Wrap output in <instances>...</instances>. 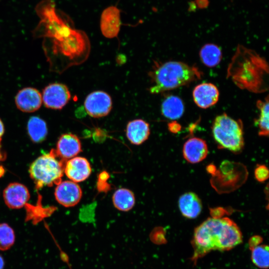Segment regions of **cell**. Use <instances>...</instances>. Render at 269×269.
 Here are the masks:
<instances>
[{"mask_svg": "<svg viewBox=\"0 0 269 269\" xmlns=\"http://www.w3.org/2000/svg\"><path fill=\"white\" fill-rule=\"evenodd\" d=\"M5 204L11 209H19L24 206L30 198L29 192L23 184L13 182L9 184L3 191Z\"/></svg>", "mask_w": 269, "mask_h": 269, "instance_id": "8fae6325", "label": "cell"}, {"mask_svg": "<svg viewBox=\"0 0 269 269\" xmlns=\"http://www.w3.org/2000/svg\"><path fill=\"white\" fill-rule=\"evenodd\" d=\"M178 207L184 217L188 219H194L200 214L202 204L196 194L188 192L180 196L178 199Z\"/></svg>", "mask_w": 269, "mask_h": 269, "instance_id": "e0dca14e", "label": "cell"}, {"mask_svg": "<svg viewBox=\"0 0 269 269\" xmlns=\"http://www.w3.org/2000/svg\"><path fill=\"white\" fill-rule=\"evenodd\" d=\"M115 207L118 210L127 212L134 206L135 199L134 193L130 189L119 188L115 191L112 197Z\"/></svg>", "mask_w": 269, "mask_h": 269, "instance_id": "ffe728a7", "label": "cell"}, {"mask_svg": "<svg viewBox=\"0 0 269 269\" xmlns=\"http://www.w3.org/2000/svg\"><path fill=\"white\" fill-rule=\"evenodd\" d=\"M4 173V170L2 166H0V177L2 176Z\"/></svg>", "mask_w": 269, "mask_h": 269, "instance_id": "d6a6232c", "label": "cell"}, {"mask_svg": "<svg viewBox=\"0 0 269 269\" xmlns=\"http://www.w3.org/2000/svg\"><path fill=\"white\" fill-rule=\"evenodd\" d=\"M242 238L240 228L230 218H209L194 230L192 261L196 262L212 250H230L240 244Z\"/></svg>", "mask_w": 269, "mask_h": 269, "instance_id": "6da1fadb", "label": "cell"}, {"mask_svg": "<svg viewBox=\"0 0 269 269\" xmlns=\"http://www.w3.org/2000/svg\"><path fill=\"white\" fill-rule=\"evenodd\" d=\"M253 264L262 269H267L269 264V248L266 245H258L251 250Z\"/></svg>", "mask_w": 269, "mask_h": 269, "instance_id": "cb8c5ba5", "label": "cell"}, {"mask_svg": "<svg viewBox=\"0 0 269 269\" xmlns=\"http://www.w3.org/2000/svg\"><path fill=\"white\" fill-rule=\"evenodd\" d=\"M4 132V125L0 119V140H1V136L3 134Z\"/></svg>", "mask_w": 269, "mask_h": 269, "instance_id": "f546056e", "label": "cell"}, {"mask_svg": "<svg viewBox=\"0 0 269 269\" xmlns=\"http://www.w3.org/2000/svg\"><path fill=\"white\" fill-rule=\"evenodd\" d=\"M153 94L171 90L201 78L203 73L195 66L179 61H168L158 65L152 72Z\"/></svg>", "mask_w": 269, "mask_h": 269, "instance_id": "3957f363", "label": "cell"}, {"mask_svg": "<svg viewBox=\"0 0 269 269\" xmlns=\"http://www.w3.org/2000/svg\"><path fill=\"white\" fill-rule=\"evenodd\" d=\"M199 55L202 63L207 67H213L220 62L222 54L221 49L214 44H206L201 49Z\"/></svg>", "mask_w": 269, "mask_h": 269, "instance_id": "7402d4cb", "label": "cell"}, {"mask_svg": "<svg viewBox=\"0 0 269 269\" xmlns=\"http://www.w3.org/2000/svg\"><path fill=\"white\" fill-rule=\"evenodd\" d=\"M263 241L262 238L260 236H254L251 237L249 241L250 249L252 250L255 247L260 245Z\"/></svg>", "mask_w": 269, "mask_h": 269, "instance_id": "83f0119b", "label": "cell"}, {"mask_svg": "<svg viewBox=\"0 0 269 269\" xmlns=\"http://www.w3.org/2000/svg\"><path fill=\"white\" fill-rule=\"evenodd\" d=\"M66 161L57 155L55 149L37 158L29 168L36 189L58 184L62 181Z\"/></svg>", "mask_w": 269, "mask_h": 269, "instance_id": "277c9868", "label": "cell"}, {"mask_svg": "<svg viewBox=\"0 0 269 269\" xmlns=\"http://www.w3.org/2000/svg\"><path fill=\"white\" fill-rule=\"evenodd\" d=\"M0 141H1V140H0V160H3V159L5 158V156L4 153H3L2 152V151H1V148H0Z\"/></svg>", "mask_w": 269, "mask_h": 269, "instance_id": "4dcf8cb0", "label": "cell"}, {"mask_svg": "<svg viewBox=\"0 0 269 269\" xmlns=\"http://www.w3.org/2000/svg\"><path fill=\"white\" fill-rule=\"evenodd\" d=\"M4 265V262L2 258L0 256V269H2Z\"/></svg>", "mask_w": 269, "mask_h": 269, "instance_id": "1f68e13d", "label": "cell"}, {"mask_svg": "<svg viewBox=\"0 0 269 269\" xmlns=\"http://www.w3.org/2000/svg\"><path fill=\"white\" fill-rule=\"evenodd\" d=\"M211 184L215 188L220 183L221 185L216 190L218 192L232 191L240 186L246 180L247 171L246 167L240 163L224 161L219 170L212 174Z\"/></svg>", "mask_w": 269, "mask_h": 269, "instance_id": "8992f818", "label": "cell"}, {"mask_svg": "<svg viewBox=\"0 0 269 269\" xmlns=\"http://www.w3.org/2000/svg\"><path fill=\"white\" fill-rule=\"evenodd\" d=\"M92 168L89 161L81 156H75L66 161L64 173L70 180L76 183L84 181L90 175Z\"/></svg>", "mask_w": 269, "mask_h": 269, "instance_id": "30bf717a", "label": "cell"}, {"mask_svg": "<svg viewBox=\"0 0 269 269\" xmlns=\"http://www.w3.org/2000/svg\"><path fill=\"white\" fill-rule=\"evenodd\" d=\"M169 130L173 133H177L180 131L181 126L176 122H172L168 124Z\"/></svg>", "mask_w": 269, "mask_h": 269, "instance_id": "f1b7e54d", "label": "cell"}, {"mask_svg": "<svg viewBox=\"0 0 269 269\" xmlns=\"http://www.w3.org/2000/svg\"><path fill=\"white\" fill-rule=\"evenodd\" d=\"M184 111L182 100L177 96L171 95L167 97L161 104L162 114L166 118L176 120L180 118Z\"/></svg>", "mask_w": 269, "mask_h": 269, "instance_id": "d6986e66", "label": "cell"}, {"mask_svg": "<svg viewBox=\"0 0 269 269\" xmlns=\"http://www.w3.org/2000/svg\"><path fill=\"white\" fill-rule=\"evenodd\" d=\"M121 26L120 13L115 6L107 7L102 12L100 27L103 35L108 38L117 37Z\"/></svg>", "mask_w": 269, "mask_h": 269, "instance_id": "5bb4252c", "label": "cell"}, {"mask_svg": "<svg viewBox=\"0 0 269 269\" xmlns=\"http://www.w3.org/2000/svg\"><path fill=\"white\" fill-rule=\"evenodd\" d=\"M212 132L219 148L235 153L241 152L243 149V125L241 120H236L224 113L214 119Z\"/></svg>", "mask_w": 269, "mask_h": 269, "instance_id": "5b68a950", "label": "cell"}, {"mask_svg": "<svg viewBox=\"0 0 269 269\" xmlns=\"http://www.w3.org/2000/svg\"><path fill=\"white\" fill-rule=\"evenodd\" d=\"M210 211L212 218H222L226 213V210L221 207L210 209Z\"/></svg>", "mask_w": 269, "mask_h": 269, "instance_id": "4316f807", "label": "cell"}, {"mask_svg": "<svg viewBox=\"0 0 269 269\" xmlns=\"http://www.w3.org/2000/svg\"><path fill=\"white\" fill-rule=\"evenodd\" d=\"M183 155L191 163H197L203 160L207 156L208 148L206 141L202 138L193 137L184 143Z\"/></svg>", "mask_w": 269, "mask_h": 269, "instance_id": "9a60e30c", "label": "cell"}, {"mask_svg": "<svg viewBox=\"0 0 269 269\" xmlns=\"http://www.w3.org/2000/svg\"><path fill=\"white\" fill-rule=\"evenodd\" d=\"M57 155L66 160L75 157L81 151V143L79 137L74 134L66 133L62 134L59 138L56 149Z\"/></svg>", "mask_w": 269, "mask_h": 269, "instance_id": "2e32d148", "label": "cell"}, {"mask_svg": "<svg viewBox=\"0 0 269 269\" xmlns=\"http://www.w3.org/2000/svg\"><path fill=\"white\" fill-rule=\"evenodd\" d=\"M71 98V94L68 87L59 83H52L44 89L42 95L44 106L54 110L62 109Z\"/></svg>", "mask_w": 269, "mask_h": 269, "instance_id": "52a82bcc", "label": "cell"}, {"mask_svg": "<svg viewBox=\"0 0 269 269\" xmlns=\"http://www.w3.org/2000/svg\"><path fill=\"white\" fill-rule=\"evenodd\" d=\"M257 106L259 110L260 114L259 118L255 120V123L259 129V134L260 136H268L269 133V105L268 96L264 101H258Z\"/></svg>", "mask_w": 269, "mask_h": 269, "instance_id": "603a6c76", "label": "cell"}, {"mask_svg": "<svg viewBox=\"0 0 269 269\" xmlns=\"http://www.w3.org/2000/svg\"><path fill=\"white\" fill-rule=\"evenodd\" d=\"M15 235L13 229L7 224H0V250L6 251L13 245Z\"/></svg>", "mask_w": 269, "mask_h": 269, "instance_id": "d4e9b609", "label": "cell"}, {"mask_svg": "<svg viewBox=\"0 0 269 269\" xmlns=\"http://www.w3.org/2000/svg\"><path fill=\"white\" fill-rule=\"evenodd\" d=\"M28 135L31 140L38 143L45 140L47 134V127L45 122L37 116L31 117L27 125Z\"/></svg>", "mask_w": 269, "mask_h": 269, "instance_id": "44dd1931", "label": "cell"}, {"mask_svg": "<svg viewBox=\"0 0 269 269\" xmlns=\"http://www.w3.org/2000/svg\"><path fill=\"white\" fill-rule=\"evenodd\" d=\"M126 133L131 143L140 145L148 138L150 134L149 124L142 119L131 121L127 124Z\"/></svg>", "mask_w": 269, "mask_h": 269, "instance_id": "ac0fdd59", "label": "cell"}, {"mask_svg": "<svg viewBox=\"0 0 269 269\" xmlns=\"http://www.w3.org/2000/svg\"><path fill=\"white\" fill-rule=\"evenodd\" d=\"M266 61L253 51L239 47L228 69V75L241 88L259 92L265 90V76L268 75Z\"/></svg>", "mask_w": 269, "mask_h": 269, "instance_id": "7a4b0ae2", "label": "cell"}, {"mask_svg": "<svg viewBox=\"0 0 269 269\" xmlns=\"http://www.w3.org/2000/svg\"><path fill=\"white\" fill-rule=\"evenodd\" d=\"M85 110L93 118H101L108 115L111 111L112 101L110 96L102 91L89 94L84 102Z\"/></svg>", "mask_w": 269, "mask_h": 269, "instance_id": "ba28073f", "label": "cell"}, {"mask_svg": "<svg viewBox=\"0 0 269 269\" xmlns=\"http://www.w3.org/2000/svg\"><path fill=\"white\" fill-rule=\"evenodd\" d=\"M15 102L17 108L22 112H33L41 107L42 102V95L35 88H24L17 93Z\"/></svg>", "mask_w": 269, "mask_h": 269, "instance_id": "7c38bea8", "label": "cell"}, {"mask_svg": "<svg viewBox=\"0 0 269 269\" xmlns=\"http://www.w3.org/2000/svg\"><path fill=\"white\" fill-rule=\"evenodd\" d=\"M192 95L193 100L197 106L202 109H207L217 103L219 92L213 84L203 83L194 88Z\"/></svg>", "mask_w": 269, "mask_h": 269, "instance_id": "4fadbf2b", "label": "cell"}, {"mask_svg": "<svg viewBox=\"0 0 269 269\" xmlns=\"http://www.w3.org/2000/svg\"><path fill=\"white\" fill-rule=\"evenodd\" d=\"M54 195L60 204L65 207H71L80 202L82 191L80 186L75 182L61 181L55 188Z\"/></svg>", "mask_w": 269, "mask_h": 269, "instance_id": "9c48e42d", "label": "cell"}, {"mask_svg": "<svg viewBox=\"0 0 269 269\" xmlns=\"http://www.w3.org/2000/svg\"><path fill=\"white\" fill-rule=\"evenodd\" d=\"M254 175L255 178L258 181L263 182L269 178V169L265 165L258 164L255 168Z\"/></svg>", "mask_w": 269, "mask_h": 269, "instance_id": "484cf974", "label": "cell"}]
</instances>
